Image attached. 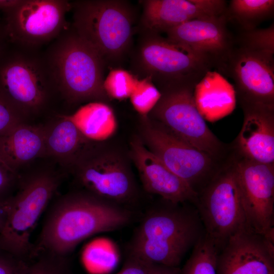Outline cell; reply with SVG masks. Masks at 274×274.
Listing matches in <instances>:
<instances>
[{
  "mask_svg": "<svg viewBox=\"0 0 274 274\" xmlns=\"http://www.w3.org/2000/svg\"><path fill=\"white\" fill-rule=\"evenodd\" d=\"M132 213L84 190L59 197L46 210L34 257L41 253L70 257L82 242L127 225Z\"/></svg>",
  "mask_w": 274,
  "mask_h": 274,
  "instance_id": "obj_1",
  "label": "cell"
},
{
  "mask_svg": "<svg viewBox=\"0 0 274 274\" xmlns=\"http://www.w3.org/2000/svg\"><path fill=\"white\" fill-rule=\"evenodd\" d=\"M162 200L142 218L129 242L127 254L150 263L178 267L205 231L193 204Z\"/></svg>",
  "mask_w": 274,
  "mask_h": 274,
  "instance_id": "obj_2",
  "label": "cell"
},
{
  "mask_svg": "<svg viewBox=\"0 0 274 274\" xmlns=\"http://www.w3.org/2000/svg\"><path fill=\"white\" fill-rule=\"evenodd\" d=\"M105 63L74 30L56 42L47 65L52 82L70 101L102 102L109 97L104 88Z\"/></svg>",
  "mask_w": 274,
  "mask_h": 274,
  "instance_id": "obj_3",
  "label": "cell"
},
{
  "mask_svg": "<svg viewBox=\"0 0 274 274\" xmlns=\"http://www.w3.org/2000/svg\"><path fill=\"white\" fill-rule=\"evenodd\" d=\"M60 183V177L49 171L19 177L17 191L10 198L0 232V249L27 261L33 258L31 236Z\"/></svg>",
  "mask_w": 274,
  "mask_h": 274,
  "instance_id": "obj_4",
  "label": "cell"
},
{
  "mask_svg": "<svg viewBox=\"0 0 274 274\" xmlns=\"http://www.w3.org/2000/svg\"><path fill=\"white\" fill-rule=\"evenodd\" d=\"M133 64L160 91L182 85L196 87L214 67L205 57L179 47L159 33L142 31Z\"/></svg>",
  "mask_w": 274,
  "mask_h": 274,
  "instance_id": "obj_5",
  "label": "cell"
},
{
  "mask_svg": "<svg viewBox=\"0 0 274 274\" xmlns=\"http://www.w3.org/2000/svg\"><path fill=\"white\" fill-rule=\"evenodd\" d=\"M77 34L104 60H120L132 39L133 14L123 1H81L72 3Z\"/></svg>",
  "mask_w": 274,
  "mask_h": 274,
  "instance_id": "obj_6",
  "label": "cell"
},
{
  "mask_svg": "<svg viewBox=\"0 0 274 274\" xmlns=\"http://www.w3.org/2000/svg\"><path fill=\"white\" fill-rule=\"evenodd\" d=\"M195 88L182 85L160 91L161 97L151 115L179 138L216 158L226 160L233 152L231 143L220 141L207 125L196 103Z\"/></svg>",
  "mask_w": 274,
  "mask_h": 274,
  "instance_id": "obj_7",
  "label": "cell"
},
{
  "mask_svg": "<svg viewBox=\"0 0 274 274\" xmlns=\"http://www.w3.org/2000/svg\"><path fill=\"white\" fill-rule=\"evenodd\" d=\"M193 204L205 234L219 251L231 235L248 225L237 180L234 152L212 180L197 194Z\"/></svg>",
  "mask_w": 274,
  "mask_h": 274,
  "instance_id": "obj_8",
  "label": "cell"
},
{
  "mask_svg": "<svg viewBox=\"0 0 274 274\" xmlns=\"http://www.w3.org/2000/svg\"><path fill=\"white\" fill-rule=\"evenodd\" d=\"M144 145L197 194L215 177L229 158L221 160L179 138L155 120L143 116Z\"/></svg>",
  "mask_w": 274,
  "mask_h": 274,
  "instance_id": "obj_9",
  "label": "cell"
},
{
  "mask_svg": "<svg viewBox=\"0 0 274 274\" xmlns=\"http://www.w3.org/2000/svg\"><path fill=\"white\" fill-rule=\"evenodd\" d=\"M72 167L82 190L95 196L122 205L135 195L132 175L117 152L91 147Z\"/></svg>",
  "mask_w": 274,
  "mask_h": 274,
  "instance_id": "obj_10",
  "label": "cell"
},
{
  "mask_svg": "<svg viewBox=\"0 0 274 274\" xmlns=\"http://www.w3.org/2000/svg\"><path fill=\"white\" fill-rule=\"evenodd\" d=\"M72 3L59 0H24L4 11L3 29L11 42L27 46L50 41L67 29L66 13Z\"/></svg>",
  "mask_w": 274,
  "mask_h": 274,
  "instance_id": "obj_11",
  "label": "cell"
},
{
  "mask_svg": "<svg viewBox=\"0 0 274 274\" xmlns=\"http://www.w3.org/2000/svg\"><path fill=\"white\" fill-rule=\"evenodd\" d=\"M234 153L247 224L258 233L273 236L274 164L256 162Z\"/></svg>",
  "mask_w": 274,
  "mask_h": 274,
  "instance_id": "obj_12",
  "label": "cell"
},
{
  "mask_svg": "<svg viewBox=\"0 0 274 274\" xmlns=\"http://www.w3.org/2000/svg\"><path fill=\"white\" fill-rule=\"evenodd\" d=\"M1 58L0 93L24 115L38 111L52 81L47 65L21 55Z\"/></svg>",
  "mask_w": 274,
  "mask_h": 274,
  "instance_id": "obj_13",
  "label": "cell"
},
{
  "mask_svg": "<svg viewBox=\"0 0 274 274\" xmlns=\"http://www.w3.org/2000/svg\"><path fill=\"white\" fill-rule=\"evenodd\" d=\"M223 71L233 80L240 106L274 107V58L238 47L231 52Z\"/></svg>",
  "mask_w": 274,
  "mask_h": 274,
  "instance_id": "obj_14",
  "label": "cell"
},
{
  "mask_svg": "<svg viewBox=\"0 0 274 274\" xmlns=\"http://www.w3.org/2000/svg\"><path fill=\"white\" fill-rule=\"evenodd\" d=\"M226 13L194 19L168 30L166 38L185 49L199 54L223 71L234 49L227 26Z\"/></svg>",
  "mask_w": 274,
  "mask_h": 274,
  "instance_id": "obj_15",
  "label": "cell"
},
{
  "mask_svg": "<svg viewBox=\"0 0 274 274\" xmlns=\"http://www.w3.org/2000/svg\"><path fill=\"white\" fill-rule=\"evenodd\" d=\"M216 270L217 274H274V241L247 225L218 252Z\"/></svg>",
  "mask_w": 274,
  "mask_h": 274,
  "instance_id": "obj_16",
  "label": "cell"
},
{
  "mask_svg": "<svg viewBox=\"0 0 274 274\" xmlns=\"http://www.w3.org/2000/svg\"><path fill=\"white\" fill-rule=\"evenodd\" d=\"M141 30L159 33L187 21L226 13L222 0H145L141 1Z\"/></svg>",
  "mask_w": 274,
  "mask_h": 274,
  "instance_id": "obj_17",
  "label": "cell"
},
{
  "mask_svg": "<svg viewBox=\"0 0 274 274\" xmlns=\"http://www.w3.org/2000/svg\"><path fill=\"white\" fill-rule=\"evenodd\" d=\"M130 146L131 157L147 192L175 203L195 202L197 194L146 148L140 139H133Z\"/></svg>",
  "mask_w": 274,
  "mask_h": 274,
  "instance_id": "obj_18",
  "label": "cell"
},
{
  "mask_svg": "<svg viewBox=\"0 0 274 274\" xmlns=\"http://www.w3.org/2000/svg\"><path fill=\"white\" fill-rule=\"evenodd\" d=\"M244 121L231 143L235 152L248 159L274 164V107L242 105Z\"/></svg>",
  "mask_w": 274,
  "mask_h": 274,
  "instance_id": "obj_19",
  "label": "cell"
},
{
  "mask_svg": "<svg viewBox=\"0 0 274 274\" xmlns=\"http://www.w3.org/2000/svg\"><path fill=\"white\" fill-rule=\"evenodd\" d=\"M45 156L43 126L21 122L0 135V164L18 176V169L37 158Z\"/></svg>",
  "mask_w": 274,
  "mask_h": 274,
  "instance_id": "obj_20",
  "label": "cell"
},
{
  "mask_svg": "<svg viewBox=\"0 0 274 274\" xmlns=\"http://www.w3.org/2000/svg\"><path fill=\"white\" fill-rule=\"evenodd\" d=\"M43 128L45 156L63 165L72 167L91 147V141L83 135L69 115H60Z\"/></svg>",
  "mask_w": 274,
  "mask_h": 274,
  "instance_id": "obj_21",
  "label": "cell"
},
{
  "mask_svg": "<svg viewBox=\"0 0 274 274\" xmlns=\"http://www.w3.org/2000/svg\"><path fill=\"white\" fill-rule=\"evenodd\" d=\"M69 117L83 135L92 141L107 139L117 127L112 109L103 102H89Z\"/></svg>",
  "mask_w": 274,
  "mask_h": 274,
  "instance_id": "obj_22",
  "label": "cell"
},
{
  "mask_svg": "<svg viewBox=\"0 0 274 274\" xmlns=\"http://www.w3.org/2000/svg\"><path fill=\"white\" fill-rule=\"evenodd\" d=\"M274 12L273 0H232L227 7L228 19L236 21L244 31L256 28Z\"/></svg>",
  "mask_w": 274,
  "mask_h": 274,
  "instance_id": "obj_23",
  "label": "cell"
},
{
  "mask_svg": "<svg viewBox=\"0 0 274 274\" xmlns=\"http://www.w3.org/2000/svg\"><path fill=\"white\" fill-rule=\"evenodd\" d=\"M219 250L205 233L192 249L180 274H217Z\"/></svg>",
  "mask_w": 274,
  "mask_h": 274,
  "instance_id": "obj_24",
  "label": "cell"
},
{
  "mask_svg": "<svg viewBox=\"0 0 274 274\" xmlns=\"http://www.w3.org/2000/svg\"><path fill=\"white\" fill-rule=\"evenodd\" d=\"M238 41L239 47L273 58L274 24L265 28L244 31Z\"/></svg>",
  "mask_w": 274,
  "mask_h": 274,
  "instance_id": "obj_25",
  "label": "cell"
},
{
  "mask_svg": "<svg viewBox=\"0 0 274 274\" xmlns=\"http://www.w3.org/2000/svg\"><path fill=\"white\" fill-rule=\"evenodd\" d=\"M139 79L122 69H113L104 79V88L108 97L118 100L130 97Z\"/></svg>",
  "mask_w": 274,
  "mask_h": 274,
  "instance_id": "obj_26",
  "label": "cell"
},
{
  "mask_svg": "<svg viewBox=\"0 0 274 274\" xmlns=\"http://www.w3.org/2000/svg\"><path fill=\"white\" fill-rule=\"evenodd\" d=\"M24 274H74L70 257L41 253L30 261Z\"/></svg>",
  "mask_w": 274,
  "mask_h": 274,
  "instance_id": "obj_27",
  "label": "cell"
},
{
  "mask_svg": "<svg viewBox=\"0 0 274 274\" xmlns=\"http://www.w3.org/2000/svg\"><path fill=\"white\" fill-rule=\"evenodd\" d=\"M161 94L150 78L139 80L130 98L134 109L146 116L155 107Z\"/></svg>",
  "mask_w": 274,
  "mask_h": 274,
  "instance_id": "obj_28",
  "label": "cell"
},
{
  "mask_svg": "<svg viewBox=\"0 0 274 274\" xmlns=\"http://www.w3.org/2000/svg\"><path fill=\"white\" fill-rule=\"evenodd\" d=\"M23 116L0 93V135L23 122Z\"/></svg>",
  "mask_w": 274,
  "mask_h": 274,
  "instance_id": "obj_29",
  "label": "cell"
},
{
  "mask_svg": "<svg viewBox=\"0 0 274 274\" xmlns=\"http://www.w3.org/2000/svg\"><path fill=\"white\" fill-rule=\"evenodd\" d=\"M30 261L0 249V274H24Z\"/></svg>",
  "mask_w": 274,
  "mask_h": 274,
  "instance_id": "obj_30",
  "label": "cell"
},
{
  "mask_svg": "<svg viewBox=\"0 0 274 274\" xmlns=\"http://www.w3.org/2000/svg\"><path fill=\"white\" fill-rule=\"evenodd\" d=\"M152 264L135 256L127 254L122 268L116 274H149Z\"/></svg>",
  "mask_w": 274,
  "mask_h": 274,
  "instance_id": "obj_31",
  "label": "cell"
},
{
  "mask_svg": "<svg viewBox=\"0 0 274 274\" xmlns=\"http://www.w3.org/2000/svg\"><path fill=\"white\" fill-rule=\"evenodd\" d=\"M19 176L9 172L0 164V200L7 199L13 195V188L17 186Z\"/></svg>",
  "mask_w": 274,
  "mask_h": 274,
  "instance_id": "obj_32",
  "label": "cell"
},
{
  "mask_svg": "<svg viewBox=\"0 0 274 274\" xmlns=\"http://www.w3.org/2000/svg\"><path fill=\"white\" fill-rule=\"evenodd\" d=\"M178 267H169L152 264L149 274H180Z\"/></svg>",
  "mask_w": 274,
  "mask_h": 274,
  "instance_id": "obj_33",
  "label": "cell"
},
{
  "mask_svg": "<svg viewBox=\"0 0 274 274\" xmlns=\"http://www.w3.org/2000/svg\"><path fill=\"white\" fill-rule=\"evenodd\" d=\"M11 197L5 200H0V232L6 221Z\"/></svg>",
  "mask_w": 274,
  "mask_h": 274,
  "instance_id": "obj_34",
  "label": "cell"
},
{
  "mask_svg": "<svg viewBox=\"0 0 274 274\" xmlns=\"http://www.w3.org/2000/svg\"><path fill=\"white\" fill-rule=\"evenodd\" d=\"M21 0H0V9L5 11L17 6Z\"/></svg>",
  "mask_w": 274,
  "mask_h": 274,
  "instance_id": "obj_35",
  "label": "cell"
},
{
  "mask_svg": "<svg viewBox=\"0 0 274 274\" xmlns=\"http://www.w3.org/2000/svg\"><path fill=\"white\" fill-rule=\"evenodd\" d=\"M4 35H5V33L3 28L2 30H0V41H1V39H2V36Z\"/></svg>",
  "mask_w": 274,
  "mask_h": 274,
  "instance_id": "obj_36",
  "label": "cell"
}]
</instances>
